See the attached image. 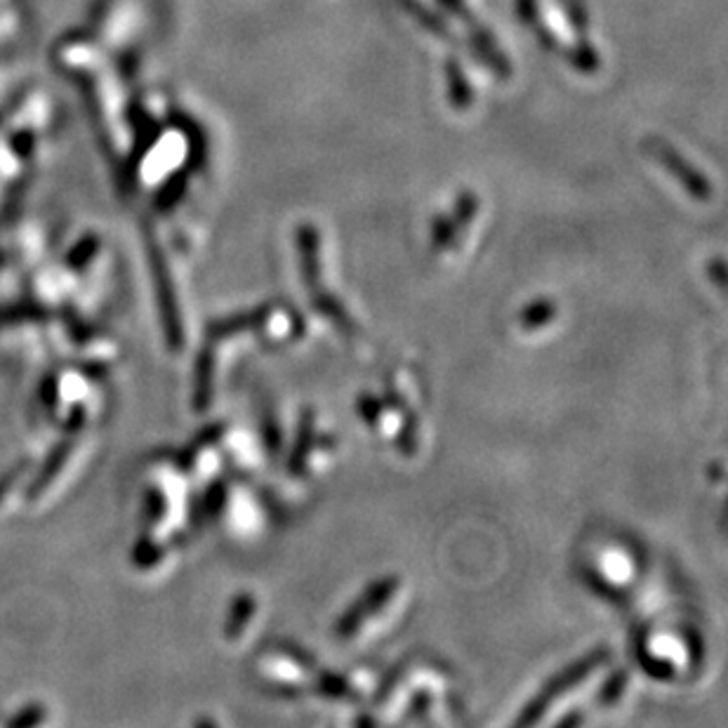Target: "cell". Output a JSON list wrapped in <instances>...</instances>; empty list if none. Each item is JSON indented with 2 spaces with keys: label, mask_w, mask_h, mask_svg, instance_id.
Returning a JSON list of instances; mask_svg holds the SVG:
<instances>
[{
  "label": "cell",
  "mask_w": 728,
  "mask_h": 728,
  "mask_svg": "<svg viewBox=\"0 0 728 728\" xmlns=\"http://www.w3.org/2000/svg\"><path fill=\"white\" fill-rule=\"evenodd\" d=\"M551 316H554L551 303H547V299H537V303H533L531 307L521 311V323H524L526 328H537V326H545L547 321H551Z\"/></svg>",
  "instance_id": "cell-5"
},
{
  "label": "cell",
  "mask_w": 728,
  "mask_h": 728,
  "mask_svg": "<svg viewBox=\"0 0 728 728\" xmlns=\"http://www.w3.org/2000/svg\"><path fill=\"white\" fill-rule=\"evenodd\" d=\"M623 682H625V674H618V682H615V679H611V682L606 684L604 689V695H601V701L604 703H611L615 701L621 695V689H623Z\"/></svg>",
  "instance_id": "cell-7"
},
{
  "label": "cell",
  "mask_w": 728,
  "mask_h": 728,
  "mask_svg": "<svg viewBox=\"0 0 728 728\" xmlns=\"http://www.w3.org/2000/svg\"><path fill=\"white\" fill-rule=\"evenodd\" d=\"M397 580L389 578V580H383V582H377L373 584V588L363 594L354 606H350V611H346L342 615V621L338 625V632L342 637H350L352 632L359 629V625L368 618L371 613H375L377 608H383L385 606V601L394 594V590H397Z\"/></svg>",
  "instance_id": "cell-2"
},
{
  "label": "cell",
  "mask_w": 728,
  "mask_h": 728,
  "mask_svg": "<svg viewBox=\"0 0 728 728\" xmlns=\"http://www.w3.org/2000/svg\"><path fill=\"white\" fill-rule=\"evenodd\" d=\"M250 613H252V599L248 594H243L239 601H236V606L231 611V621L227 625V632H229V637H236V632H241L243 625L248 623L250 618Z\"/></svg>",
  "instance_id": "cell-6"
},
{
  "label": "cell",
  "mask_w": 728,
  "mask_h": 728,
  "mask_svg": "<svg viewBox=\"0 0 728 728\" xmlns=\"http://www.w3.org/2000/svg\"><path fill=\"white\" fill-rule=\"evenodd\" d=\"M153 272H156V286H158V303H161L166 328H168V340L178 350V346L184 342L180 314H178V299H175V295H172V286H170V278H168L166 266H161L158 258L153 260Z\"/></svg>",
  "instance_id": "cell-3"
},
{
  "label": "cell",
  "mask_w": 728,
  "mask_h": 728,
  "mask_svg": "<svg viewBox=\"0 0 728 728\" xmlns=\"http://www.w3.org/2000/svg\"><path fill=\"white\" fill-rule=\"evenodd\" d=\"M606 660H608V648H594V651H590L588 656L573 662L571 668H566L564 672L549 679V682L541 689V693H537L535 698L526 705V709L521 712L516 726H531V724L541 721V717L551 707V703H557L561 695H566L573 686L584 682V679H588L596 668H601Z\"/></svg>",
  "instance_id": "cell-1"
},
{
  "label": "cell",
  "mask_w": 728,
  "mask_h": 728,
  "mask_svg": "<svg viewBox=\"0 0 728 728\" xmlns=\"http://www.w3.org/2000/svg\"><path fill=\"white\" fill-rule=\"evenodd\" d=\"M76 430H78V426H76ZM76 430H71L69 439H65V441H61V443H59V446H57V451L53 453V460H47V467L43 469V474H41V477H38V481H36L34 490H31V493H29V496H38V493H41V490H43V488L47 486V481H53V479H55V474L59 471L61 463H65V457H67V453L71 451V443H73V434H76Z\"/></svg>",
  "instance_id": "cell-4"
}]
</instances>
